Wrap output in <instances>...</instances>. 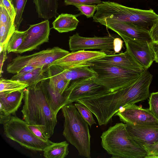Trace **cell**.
<instances>
[{"instance_id": "cell-1", "label": "cell", "mask_w": 158, "mask_h": 158, "mask_svg": "<svg viewBox=\"0 0 158 158\" xmlns=\"http://www.w3.org/2000/svg\"><path fill=\"white\" fill-rule=\"evenodd\" d=\"M24 104L21 112L23 120L29 125L37 127L49 139L57 124V115L46 99L43 81L24 90Z\"/></svg>"}, {"instance_id": "cell-29", "label": "cell", "mask_w": 158, "mask_h": 158, "mask_svg": "<svg viewBox=\"0 0 158 158\" xmlns=\"http://www.w3.org/2000/svg\"><path fill=\"white\" fill-rule=\"evenodd\" d=\"M74 105L82 117L90 127L96 123L93 117V113L85 106L78 102L75 103Z\"/></svg>"}, {"instance_id": "cell-5", "label": "cell", "mask_w": 158, "mask_h": 158, "mask_svg": "<svg viewBox=\"0 0 158 158\" xmlns=\"http://www.w3.org/2000/svg\"><path fill=\"white\" fill-rule=\"evenodd\" d=\"M89 67L97 74L95 78V82L110 92L129 85L137 79L143 72L135 71L112 65L91 64Z\"/></svg>"}, {"instance_id": "cell-35", "label": "cell", "mask_w": 158, "mask_h": 158, "mask_svg": "<svg viewBox=\"0 0 158 158\" xmlns=\"http://www.w3.org/2000/svg\"><path fill=\"white\" fill-rule=\"evenodd\" d=\"M27 127L38 138L46 142H50L51 141L46 138L44 135L42 131L37 127L28 124Z\"/></svg>"}, {"instance_id": "cell-16", "label": "cell", "mask_w": 158, "mask_h": 158, "mask_svg": "<svg viewBox=\"0 0 158 158\" xmlns=\"http://www.w3.org/2000/svg\"><path fill=\"white\" fill-rule=\"evenodd\" d=\"M125 124L131 136L139 145L142 146L158 141V125Z\"/></svg>"}, {"instance_id": "cell-41", "label": "cell", "mask_w": 158, "mask_h": 158, "mask_svg": "<svg viewBox=\"0 0 158 158\" xmlns=\"http://www.w3.org/2000/svg\"><path fill=\"white\" fill-rule=\"evenodd\" d=\"M37 68L38 67L34 66H26L16 74L19 75L25 74L34 70Z\"/></svg>"}, {"instance_id": "cell-21", "label": "cell", "mask_w": 158, "mask_h": 158, "mask_svg": "<svg viewBox=\"0 0 158 158\" xmlns=\"http://www.w3.org/2000/svg\"><path fill=\"white\" fill-rule=\"evenodd\" d=\"M79 23L76 15L62 13L53 22V27L60 33L67 32L75 30Z\"/></svg>"}, {"instance_id": "cell-20", "label": "cell", "mask_w": 158, "mask_h": 158, "mask_svg": "<svg viewBox=\"0 0 158 158\" xmlns=\"http://www.w3.org/2000/svg\"><path fill=\"white\" fill-rule=\"evenodd\" d=\"M33 2L39 18L46 20L56 17L57 0H33Z\"/></svg>"}, {"instance_id": "cell-23", "label": "cell", "mask_w": 158, "mask_h": 158, "mask_svg": "<svg viewBox=\"0 0 158 158\" xmlns=\"http://www.w3.org/2000/svg\"><path fill=\"white\" fill-rule=\"evenodd\" d=\"M43 83L47 101L53 112L57 115L61 108L66 105L65 99L63 94L61 96L58 97L54 94L49 85L48 79L43 80Z\"/></svg>"}, {"instance_id": "cell-19", "label": "cell", "mask_w": 158, "mask_h": 158, "mask_svg": "<svg viewBox=\"0 0 158 158\" xmlns=\"http://www.w3.org/2000/svg\"><path fill=\"white\" fill-rule=\"evenodd\" d=\"M49 85L56 96H61L69 85L70 81L63 78L57 70L56 65L50 64L47 71Z\"/></svg>"}, {"instance_id": "cell-7", "label": "cell", "mask_w": 158, "mask_h": 158, "mask_svg": "<svg viewBox=\"0 0 158 158\" xmlns=\"http://www.w3.org/2000/svg\"><path fill=\"white\" fill-rule=\"evenodd\" d=\"M69 53L68 51L55 47L31 55H19L8 64L6 71L9 73L15 74L26 66H34L38 68L48 67L55 61Z\"/></svg>"}, {"instance_id": "cell-22", "label": "cell", "mask_w": 158, "mask_h": 158, "mask_svg": "<svg viewBox=\"0 0 158 158\" xmlns=\"http://www.w3.org/2000/svg\"><path fill=\"white\" fill-rule=\"evenodd\" d=\"M48 67L38 68L22 75L15 74L11 79L20 81L27 84L28 86H35L42 81L48 79Z\"/></svg>"}, {"instance_id": "cell-30", "label": "cell", "mask_w": 158, "mask_h": 158, "mask_svg": "<svg viewBox=\"0 0 158 158\" xmlns=\"http://www.w3.org/2000/svg\"><path fill=\"white\" fill-rule=\"evenodd\" d=\"M149 98V109L158 120V91L151 93Z\"/></svg>"}, {"instance_id": "cell-10", "label": "cell", "mask_w": 158, "mask_h": 158, "mask_svg": "<svg viewBox=\"0 0 158 158\" xmlns=\"http://www.w3.org/2000/svg\"><path fill=\"white\" fill-rule=\"evenodd\" d=\"M50 28L48 20L31 25L26 30V35L16 53L21 54L36 49L49 40Z\"/></svg>"}, {"instance_id": "cell-31", "label": "cell", "mask_w": 158, "mask_h": 158, "mask_svg": "<svg viewBox=\"0 0 158 158\" xmlns=\"http://www.w3.org/2000/svg\"><path fill=\"white\" fill-rule=\"evenodd\" d=\"M81 14L87 18L93 17L94 14L97 9V5H76L75 6Z\"/></svg>"}, {"instance_id": "cell-4", "label": "cell", "mask_w": 158, "mask_h": 158, "mask_svg": "<svg viewBox=\"0 0 158 158\" xmlns=\"http://www.w3.org/2000/svg\"><path fill=\"white\" fill-rule=\"evenodd\" d=\"M61 110L64 118L63 135L81 156L90 158L91 136L88 123L72 103L65 105Z\"/></svg>"}, {"instance_id": "cell-36", "label": "cell", "mask_w": 158, "mask_h": 158, "mask_svg": "<svg viewBox=\"0 0 158 158\" xmlns=\"http://www.w3.org/2000/svg\"><path fill=\"white\" fill-rule=\"evenodd\" d=\"M150 33L152 42L158 43V19L151 27Z\"/></svg>"}, {"instance_id": "cell-15", "label": "cell", "mask_w": 158, "mask_h": 158, "mask_svg": "<svg viewBox=\"0 0 158 158\" xmlns=\"http://www.w3.org/2000/svg\"><path fill=\"white\" fill-rule=\"evenodd\" d=\"M124 42L126 49L144 68L148 69L154 61V55L150 43L138 39Z\"/></svg>"}, {"instance_id": "cell-24", "label": "cell", "mask_w": 158, "mask_h": 158, "mask_svg": "<svg viewBox=\"0 0 158 158\" xmlns=\"http://www.w3.org/2000/svg\"><path fill=\"white\" fill-rule=\"evenodd\" d=\"M69 145L66 141L53 142L44 149V156L46 158H64L68 154Z\"/></svg>"}, {"instance_id": "cell-28", "label": "cell", "mask_w": 158, "mask_h": 158, "mask_svg": "<svg viewBox=\"0 0 158 158\" xmlns=\"http://www.w3.org/2000/svg\"><path fill=\"white\" fill-rule=\"evenodd\" d=\"M13 5L16 16L14 21L16 30H19L20 24L23 20V14L27 0H10Z\"/></svg>"}, {"instance_id": "cell-17", "label": "cell", "mask_w": 158, "mask_h": 158, "mask_svg": "<svg viewBox=\"0 0 158 158\" xmlns=\"http://www.w3.org/2000/svg\"><path fill=\"white\" fill-rule=\"evenodd\" d=\"M91 64L83 65L66 68L56 65L61 76L63 78L71 81L85 78H96L97 74L89 67Z\"/></svg>"}, {"instance_id": "cell-13", "label": "cell", "mask_w": 158, "mask_h": 158, "mask_svg": "<svg viewBox=\"0 0 158 158\" xmlns=\"http://www.w3.org/2000/svg\"><path fill=\"white\" fill-rule=\"evenodd\" d=\"M88 64L115 66L139 72L143 71L145 69L127 49L117 54H106L100 59L89 61Z\"/></svg>"}, {"instance_id": "cell-40", "label": "cell", "mask_w": 158, "mask_h": 158, "mask_svg": "<svg viewBox=\"0 0 158 158\" xmlns=\"http://www.w3.org/2000/svg\"><path fill=\"white\" fill-rule=\"evenodd\" d=\"M154 57V61L158 63V43L152 42L150 43Z\"/></svg>"}, {"instance_id": "cell-37", "label": "cell", "mask_w": 158, "mask_h": 158, "mask_svg": "<svg viewBox=\"0 0 158 158\" xmlns=\"http://www.w3.org/2000/svg\"><path fill=\"white\" fill-rule=\"evenodd\" d=\"M11 114L6 113L2 108H0V123L4 124L7 123L10 120Z\"/></svg>"}, {"instance_id": "cell-18", "label": "cell", "mask_w": 158, "mask_h": 158, "mask_svg": "<svg viewBox=\"0 0 158 158\" xmlns=\"http://www.w3.org/2000/svg\"><path fill=\"white\" fill-rule=\"evenodd\" d=\"M24 89L0 92V108L10 114H15L24 97Z\"/></svg>"}, {"instance_id": "cell-8", "label": "cell", "mask_w": 158, "mask_h": 158, "mask_svg": "<svg viewBox=\"0 0 158 158\" xmlns=\"http://www.w3.org/2000/svg\"><path fill=\"white\" fill-rule=\"evenodd\" d=\"M95 78H85L73 81L63 94L66 104L76 102L79 99L110 92L96 82Z\"/></svg>"}, {"instance_id": "cell-39", "label": "cell", "mask_w": 158, "mask_h": 158, "mask_svg": "<svg viewBox=\"0 0 158 158\" xmlns=\"http://www.w3.org/2000/svg\"><path fill=\"white\" fill-rule=\"evenodd\" d=\"M123 41L121 39L116 37L114 40V51L115 53L119 52L121 49Z\"/></svg>"}, {"instance_id": "cell-38", "label": "cell", "mask_w": 158, "mask_h": 158, "mask_svg": "<svg viewBox=\"0 0 158 158\" xmlns=\"http://www.w3.org/2000/svg\"><path fill=\"white\" fill-rule=\"evenodd\" d=\"M7 52V48H4L3 51L0 53V76H2V67L4 62L5 61L7 57L6 55Z\"/></svg>"}, {"instance_id": "cell-26", "label": "cell", "mask_w": 158, "mask_h": 158, "mask_svg": "<svg viewBox=\"0 0 158 158\" xmlns=\"http://www.w3.org/2000/svg\"><path fill=\"white\" fill-rule=\"evenodd\" d=\"M0 47L7 48L9 40L15 31L14 22L0 24Z\"/></svg>"}, {"instance_id": "cell-2", "label": "cell", "mask_w": 158, "mask_h": 158, "mask_svg": "<svg viewBox=\"0 0 158 158\" xmlns=\"http://www.w3.org/2000/svg\"><path fill=\"white\" fill-rule=\"evenodd\" d=\"M97 7L93 17V21L96 23L106 19L114 20L150 31L158 19V15L151 9L145 10L130 7L110 1L102 2Z\"/></svg>"}, {"instance_id": "cell-6", "label": "cell", "mask_w": 158, "mask_h": 158, "mask_svg": "<svg viewBox=\"0 0 158 158\" xmlns=\"http://www.w3.org/2000/svg\"><path fill=\"white\" fill-rule=\"evenodd\" d=\"M28 124L16 116L3 125L4 134L6 137L22 146L31 150L44 151L53 142H46L37 137L27 127Z\"/></svg>"}, {"instance_id": "cell-9", "label": "cell", "mask_w": 158, "mask_h": 158, "mask_svg": "<svg viewBox=\"0 0 158 158\" xmlns=\"http://www.w3.org/2000/svg\"><path fill=\"white\" fill-rule=\"evenodd\" d=\"M116 36L109 35L103 37H85L76 33L69 37V46L72 52L87 49H100L106 52L114 49V40Z\"/></svg>"}, {"instance_id": "cell-27", "label": "cell", "mask_w": 158, "mask_h": 158, "mask_svg": "<svg viewBox=\"0 0 158 158\" xmlns=\"http://www.w3.org/2000/svg\"><path fill=\"white\" fill-rule=\"evenodd\" d=\"M26 35V31L15 30L8 43L7 52L15 53L21 45Z\"/></svg>"}, {"instance_id": "cell-34", "label": "cell", "mask_w": 158, "mask_h": 158, "mask_svg": "<svg viewBox=\"0 0 158 158\" xmlns=\"http://www.w3.org/2000/svg\"><path fill=\"white\" fill-rule=\"evenodd\" d=\"M101 0H64V3L66 5H91L93 4L100 3Z\"/></svg>"}, {"instance_id": "cell-12", "label": "cell", "mask_w": 158, "mask_h": 158, "mask_svg": "<svg viewBox=\"0 0 158 158\" xmlns=\"http://www.w3.org/2000/svg\"><path fill=\"white\" fill-rule=\"evenodd\" d=\"M117 33L124 41L138 39L150 43L152 40L150 31L124 22L106 19L98 22Z\"/></svg>"}, {"instance_id": "cell-14", "label": "cell", "mask_w": 158, "mask_h": 158, "mask_svg": "<svg viewBox=\"0 0 158 158\" xmlns=\"http://www.w3.org/2000/svg\"><path fill=\"white\" fill-rule=\"evenodd\" d=\"M107 54L100 51L78 50L72 52L58 59L51 64H54L64 68L73 67L88 64L89 61L100 59Z\"/></svg>"}, {"instance_id": "cell-32", "label": "cell", "mask_w": 158, "mask_h": 158, "mask_svg": "<svg viewBox=\"0 0 158 158\" xmlns=\"http://www.w3.org/2000/svg\"><path fill=\"white\" fill-rule=\"evenodd\" d=\"M142 147L147 153L145 158H158V141L153 144H144Z\"/></svg>"}, {"instance_id": "cell-33", "label": "cell", "mask_w": 158, "mask_h": 158, "mask_svg": "<svg viewBox=\"0 0 158 158\" xmlns=\"http://www.w3.org/2000/svg\"><path fill=\"white\" fill-rule=\"evenodd\" d=\"M0 5L2 6L6 9L12 19L14 21L16 14L10 0H0Z\"/></svg>"}, {"instance_id": "cell-25", "label": "cell", "mask_w": 158, "mask_h": 158, "mask_svg": "<svg viewBox=\"0 0 158 158\" xmlns=\"http://www.w3.org/2000/svg\"><path fill=\"white\" fill-rule=\"evenodd\" d=\"M28 86L27 84L18 80L2 78L0 80V92L23 90Z\"/></svg>"}, {"instance_id": "cell-11", "label": "cell", "mask_w": 158, "mask_h": 158, "mask_svg": "<svg viewBox=\"0 0 158 158\" xmlns=\"http://www.w3.org/2000/svg\"><path fill=\"white\" fill-rule=\"evenodd\" d=\"M125 123L139 125H158V120L149 110L132 104L121 108L115 114Z\"/></svg>"}, {"instance_id": "cell-3", "label": "cell", "mask_w": 158, "mask_h": 158, "mask_svg": "<svg viewBox=\"0 0 158 158\" xmlns=\"http://www.w3.org/2000/svg\"><path fill=\"white\" fill-rule=\"evenodd\" d=\"M102 148L112 158H145L147 156L143 147L131 136L126 124L116 123L102 134Z\"/></svg>"}]
</instances>
